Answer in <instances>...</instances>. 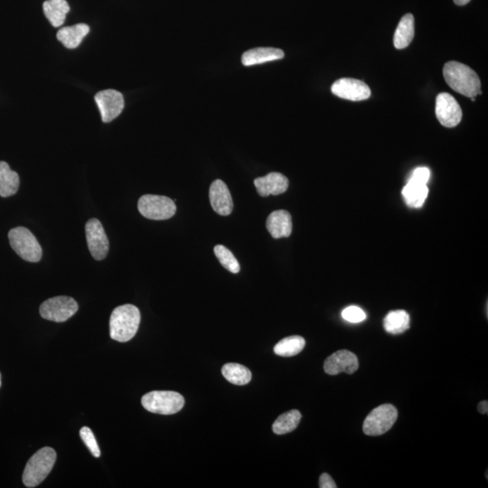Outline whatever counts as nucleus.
I'll list each match as a JSON object with an SVG mask.
<instances>
[{"label":"nucleus","mask_w":488,"mask_h":488,"mask_svg":"<svg viewBox=\"0 0 488 488\" xmlns=\"http://www.w3.org/2000/svg\"><path fill=\"white\" fill-rule=\"evenodd\" d=\"M443 75L448 86L460 95L469 98L481 95L480 79L468 65L451 61L444 65Z\"/></svg>","instance_id":"obj_1"},{"label":"nucleus","mask_w":488,"mask_h":488,"mask_svg":"<svg viewBox=\"0 0 488 488\" xmlns=\"http://www.w3.org/2000/svg\"><path fill=\"white\" fill-rule=\"evenodd\" d=\"M141 312L135 306H120L112 311L110 320V335L115 341L125 343L137 334L141 324Z\"/></svg>","instance_id":"obj_2"},{"label":"nucleus","mask_w":488,"mask_h":488,"mask_svg":"<svg viewBox=\"0 0 488 488\" xmlns=\"http://www.w3.org/2000/svg\"><path fill=\"white\" fill-rule=\"evenodd\" d=\"M56 462V453L54 448L45 447L39 450L26 464L22 478L24 485L29 488L38 487L50 474Z\"/></svg>","instance_id":"obj_3"},{"label":"nucleus","mask_w":488,"mask_h":488,"mask_svg":"<svg viewBox=\"0 0 488 488\" xmlns=\"http://www.w3.org/2000/svg\"><path fill=\"white\" fill-rule=\"evenodd\" d=\"M141 403L152 414L171 415L183 409L184 399L180 393L172 391H153L142 397Z\"/></svg>","instance_id":"obj_4"},{"label":"nucleus","mask_w":488,"mask_h":488,"mask_svg":"<svg viewBox=\"0 0 488 488\" xmlns=\"http://www.w3.org/2000/svg\"><path fill=\"white\" fill-rule=\"evenodd\" d=\"M10 246L18 256L29 262H38L42 259L43 251L38 239L25 227H17L8 233Z\"/></svg>","instance_id":"obj_5"},{"label":"nucleus","mask_w":488,"mask_h":488,"mask_svg":"<svg viewBox=\"0 0 488 488\" xmlns=\"http://www.w3.org/2000/svg\"><path fill=\"white\" fill-rule=\"evenodd\" d=\"M139 213L150 220H168L177 212L174 200L156 195H145L139 200Z\"/></svg>","instance_id":"obj_6"},{"label":"nucleus","mask_w":488,"mask_h":488,"mask_svg":"<svg viewBox=\"0 0 488 488\" xmlns=\"http://www.w3.org/2000/svg\"><path fill=\"white\" fill-rule=\"evenodd\" d=\"M398 418V411L392 404L378 406L370 412L363 423V430L365 435L380 436L389 432Z\"/></svg>","instance_id":"obj_7"},{"label":"nucleus","mask_w":488,"mask_h":488,"mask_svg":"<svg viewBox=\"0 0 488 488\" xmlns=\"http://www.w3.org/2000/svg\"><path fill=\"white\" fill-rule=\"evenodd\" d=\"M77 311V302L68 296L54 297L45 300L39 308L42 317L56 323L65 322Z\"/></svg>","instance_id":"obj_8"},{"label":"nucleus","mask_w":488,"mask_h":488,"mask_svg":"<svg viewBox=\"0 0 488 488\" xmlns=\"http://www.w3.org/2000/svg\"><path fill=\"white\" fill-rule=\"evenodd\" d=\"M86 235L88 248L92 256L96 260H104L110 250V242L102 223L96 218L88 221Z\"/></svg>","instance_id":"obj_9"},{"label":"nucleus","mask_w":488,"mask_h":488,"mask_svg":"<svg viewBox=\"0 0 488 488\" xmlns=\"http://www.w3.org/2000/svg\"><path fill=\"white\" fill-rule=\"evenodd\" d=\"M436 116L446 128H454L462 121V110L452 95L442 93L436 99Z\"/></svg>","instance_id":"obj_10"},{"label":"nucleus","mask_w":488,"mask_h":488,"mask_svg":"<svg viewBox=\"0 0 488 488\" xmlns=\"http://www.w3.org/2000/svg\"><path fill=\"white\" fill-rule=\"evenodd\" d=\"M103 123H108L119 117L124 109L123 95L116 90H104L95 97Z\"/></svg>","instance_id":"obj_11"},{"label":"nucleus","mask_w":488,"mask_h":488,"mask_svg":"<svg viewBox=\"0 0 488 488\" xmlns=\"http://www.w3.org/2000/svg\"><path fill=\"white\" fill-rule=\"evenodd\" d=\"M331 90L333 95L339 98L353 102L365 101L371 96V90L368 84L356 79H339L333 84Z\"/></svg>","instance_id":"obj_12"},{"label":"nucleus","mask_w":488,"mask_h":488,"mask_svg":"<svg viewBox=\"0 0 488 488\" xmlns=\"http://www.w3.org/2000/svg\"><path fill=\"white\" fill-rule=\"evenodd\" d=\"M359 368V359L356 354L348 350H340L331 354L324 363V370L327 375H336L354 374Z\"/></svg>","instance_id":"obj_13"},{"label":"nucleus","mask_w":488,"mask_h":488,"mask_svg":"<svg viewBox=\"0 0 488 488\" xmlns=\"http://www.w3.org/2000/svg\"><path fill=\"white\" fill-rule=\"evenodd\" d=\"M209 198L215 213L227 217L232 214L233 202L228 187L223 181L217 180L212 183Z\"/></svg>","instance_id":"obj_14"},{"label":"nucleus","mask_w":488,"mask_h":488,"mask_svg":"<svg viewBox=\"0 0 488 488\" xmlns=\"http://www.w3.org/2000/svg\"><path fill=\"white\" fill-rule=\"evenodd\" d=\"M254 186L260 196H278L289 189V180L281 173L272 172L265 177L256 178Z\"/></svg>","instance_id":"obj_15"},{"label":"nucleus","mask_w":488,"mask_h":488,"mask_svg":"<svg viewBox=\"0 0 488 488\" xmlns=\"http://www.w3.org/2000/svg\"><path fill=\"white\" fill-rule=\"evenodd\" d=\"M266 227L274 239L287 238L292 235V215L288 211H274L269 215Z\"/></svg>","instance_id":"obj_16"},{"label":"nucleus","mask_w":488,"mask_h":488,"mask_svg":"<svg viewBox=\"0 0 488 488\" xmlns=\"http://www.w3.org/2000/svg\"><path fill=\"white\" fill-rule=\"evenodd\" d=\"M284 57V52L274 47H258L245 52L242 54V62L245 66L260 65L271 61L281 60Z\"/></svg>","instance_id":"obj_17"},{"label":"nucleus","mask_w":488,"mask_h":488,"mask_svg":"<svg viewBox=\"0 0 488 488\" xmlns=\"http://www.w3.org/2000/svg\"><path fill=\"white\" fill-rule=\"evenodd\" d=\"M89 32L90 27L86 24H77L63 27L57 32L56 38L68 49H74L81 45Z\"/></svg>","instance_id":"obj_18"},{"label":"nucleus","mask_w":488,"mask_h":488,"mask_svg":"<svg viewBox=\"0 0 488 488\" xmlns=\"http://www.w3.org/2000/svg\"><path fill=\"white\" fill-rule=\"evenodd\" d=\"M414 38V17L406 14L400 21L394 34L393 44L396 49H404Z\"/></svg>","instance_id":"obj_19"},{"label":"nucleus","mask_w":488,"mask_h":488,"mask_svg":"<svg viewBox=\"0 0 488 488\" xmlns=\"http://www.w3.org/2000/svg\"><path fill=\"white\" fill-rule=\"evenodd\" d=\"M19 184L17 173L11 171L7 162H0V196H14L19 189Z\"/></svg>","instance_id":"obj_20"},{"label":"nucleus","mask_w":488,"mask_h":488,"mask_svg":"<svg viewBox=\"0 0 488 488\" xmlns=\"http://www.w3.org/2000/svg\"><path fill=\"white\" fill-rule=\"evenodd\" d=\"M44 13L54 27H59L65 23L70 7L66 0H47L43 5Z\"/></svg>","instance_id":"obj_21"},{"label":"nucleus","mask_w":488,"mask_h":488,"mask_svg":"<svg viewBox=\"0 0 488 488\" xmlns=\"http://www.w3.org/2000/svg\"><path fill=\"white\" fill-rule=\"evenodd\" d=\"M429 195V189L427 184L416 183L409 180L404 189L402 190V196L406 204L412 208H420L426 201Z\"/></svg>","instance_id":"obj_22"},{"label":"nucleus","mask_w":488,"mask_h":488,"mask_svg":"<svg viewBox=\"0 0 488 488\" xmlns=\"http://www.w3.org/2000/svg\"><path fill=\"white\" fill-rule=\"evenodd\" d=\"M384 326L390 334H402L410 327V316L404 310L391 311L384 318Z\"/></svg>","instance_id":"obj_23"},{"label":"nucleus","mask_w":488,"mask_h":488,"mask_svg":"<svg viewBox=\"0 0 488 488\" xmlns=\"http://www.w3.org/2000/svg\"><path fill=\"white\" fill-rule=\"evenodd\" d=\"M222 374L227 381L235 386H245L251 380L250 370L239 363H226L223 366Z\"/></svg>","instance_id":"obj_24"},{"label":"nucleus","mask_w":488,"mask_h":488,"mask_svg":"<svg viewBox=\"0 0 488 488\" xmlns=\"http://www.w3.org/2000/svg\"><path fill=\"white\" fill-rule=\"evenodd\" d=\"M301 418V414L299 411L292 410L285 412L275 420L272 425V430L277 435L287 434L297 429Z\"/></svg>","instance_id":"obj_25"},{"label":"nucleus","mask_w":488,"mask_h":488,"mask_svg":"<svg viewBox=\"0 0 488 488\" xmlns=\"http://www.w3.org/2000/svg\"><path fill=\"white\" fill-rule=\"evenodd\" d=\"M305 339L299 336L283 338L275 345L274 352L277 356L290 357L297 356L304 349Z\"/></svg>","instance_id":"obj_26"},{"label":"nucleus","mask_w":488,"mask_h":488,"mask_svg":"<svg viewBox=\"0 0 488 488\" xmlns=\"http://www.w3.org/2000/svg\"><path fill=\"white\" fill-rule=\"evenodd\" d=\"M215 256L218 258L221 265L233 274L240 271V265L231 251L223 245H217L214 249Z\"/></svg>","instance_id":"obj_27"},{"label":"nucleus","mask_w":488,"mask_h":488,"mask_svg":"<svg viewBox=\"0 0 488 488\" xmlns=\"http://www.w3.org/2000/svg\"><path fill=\"white\" fill-rule=\"evenodd\" d=\"M80 436L84 444L87 446V448H89L90 453H92L93 456L95 457L101 456V450H100L98 443H97L95 434H93L92 430L88 428V427H83L80 430Z\"/></svg>","instance_id":"obj_28"},{"label":"nucleus","mask_w":488,"mask_h":488,"mask_svg":"<svg viewBox=\"0 0 488 488\" xmlns=\"http://www.w3.org/2000/svg\"><path fill=\"white\" fill-rule=\"evenodd\" d=\"M342 317L345 320L348 321V322L360 323L365 320L366 314L363 309L356 307V306H350V307L345 308L344 310H343Z\"/></svg>","instance_id":"obj_29"},{"label":"nucleus","mask_w":488,"mask_h":488,"mask_svg":"<svg viewBox=\"0 0 488 488\" xmlns=\"http://www.w3.org/2000/svg\"><path fill=\"white\" fill-rule=\"evenodd\" d=\"M430 172L427 168H419L415 169L412 173L410 180L416 182V183L427 184L430 180Z\"/></svg>","instance_id":"obj_30"},{"label":"nucleus","mask_w":488,"mask_h":488,"mask_svg":"<svg viewBox=\"0 0 488 488\" xmlns=\"http://www.w3.org/2000/svg\"><path fill=\"white\" fill-rule=\"evenodd\" d=\"M320 488H336V485L333 478L330 477L326 473L320 475Z\"/></svg>","instance_id":"obj_31"},{"label":"nucleus","mask_w":488,"mask_h":488,"mask_svg":"<svg viewBox=\"0 0 488 488\" xmlns=\"http://www.w3.org/2000/svg\"><path fill=\"white\" fill-rule=\"evenodd\" d=\"M478 410L481 414H487L488 412V402L487 401H483L480 403L478 406Z\"/></svg>","instance_id":"obj_32"},{"label":"nucleus","mask_w":488,"mask_h":488,"mask_svg":"<svg viewBox=\"0 0 488 488\" xmlns=\"http://www.w3.org/2000/svg\"><path fill=\"white\" fill-rule=\"evenodd\" d=\"M469 1H471V0H454L455 4L457 6H465L468 4Z\"/></svg>","instance_id":"obj_33"},{"label":"nucleus","mask_w":488,"mask_h":488,"mask_svg":"<svg viewBox=\"0 0 488 488\" xmlns=\"http://www.w3.org/2000/svg\"><path fill=\"white\" fill-rule=\"evenodd\" d=\"M1 384H2V381H1V374H0V387H1Z\"/></svg>","instance_id":"obj_34"}]
</instances>
